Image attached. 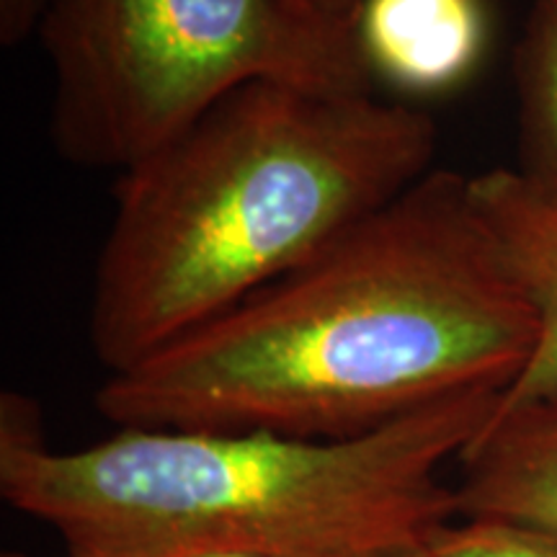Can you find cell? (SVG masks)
Instances as JSON below:
<instances>
[{"label":"cell","mask_w":557,"mask_h":557,"mask_svg":"<svg viewBox=\"0 0 557 557\" xmlns=\"http://www.w3.org/2000/svg\"><path fill=\"white\" fill-rule=\"evenodd\" d=\"M457 462L459 517L557 534V395L493 410Z\"/></svg>","instance_id":"cell-6"},{"label":"cell","mask_w":557,"mask_h":557,"mask_svg":"<svg viewBox=\"0 0 557 557\" xmlns=\"http://www.w3.org/2000/svg\"><path fill=\"white\" fill-rule=\"evenodd\" d=\"M537 318L472 197L434 169L289 274L109 374L120 429L348 438L519 377Z\"/></svg>","instance_id":"cell-1"},{"label":"cell","mask_w":557,"mask_h":557,"mask_svg":"<svg viewBox=\"0 0 557 557\" xmlns=\"http://www.w3.org/2000/svg\"><path fill=\"white\" fill-rule=\"evenodd\" d=\"M50 143L78 169L127 171L256 81L372 90L357 26L284 0H52Z\"/></svg>","instance_id":"cell-4"},{"label":"cell","mask_w":557,"mask_h":557,"mask_svg":"<svg viewBox=\"0 0 557 557\" xmlns=\"http://www.w3.org/2000/svg\"><path fill=\"white\" fill-rule=\"evenodd\" d=\"M387 557H436L434 549L429 547V540L421 542V545H410V547H403L398 553L387 555Z\"/></svg>","instance_id":"cell-12"},{"label":"cell","mask_w":557,"mask_h":557,"mask_svg":"<svg viewBox=\"0 0 557 557\" xmlns=\"http://www.w3.org/2000/svg\"><path fill=\"white\" fill-rule=\"evenodd\" d=\"M426 111L256 81L120 173L90 284L109 374L233 310L434 171Z\"/></svg>","instance_id":"cell-2"},{"label":"cell","mask_w":557,"mask_h":557,"mask_svg":"<svg viewBox=\"0 0 557 557\" xmlns=\"http://www.w3.org/2000/svg\"><path fill=\"white\" fill-rule=\"evenodd\" d=\"M357 37L372 73L434 94L468 78L483 52L478 0H361Z\"/></svg>","instance_id":"cell-7"},{"label":"cell","mask_w":557,"mask_h":557,"mask_svg":"<svg viewBox=\"0 0 557 557\" xmlns=\"http://www.w3.org/2000/svg\"><path fill=\"white\" fill-rule=\"evenodd\" d=\"M436 557H557V534L496 519L447 521L429 537Z\"/></svg>","instance_id":"cell-9"},{"label":"cell","mask_w":557,"mask_h":557,"mask_svg":"<svg viewBox=\"0 0 557 557\" xmlns=\"http://www.w3.org/2000/svg\"><path fill=\"white\" fill-rule=\"evenodd\" d=\"M470 184L500 259L537 318L532 357L496 406L511 410L557 395V199L513 169L475 173Z\"/></svg>","instance_id":"cell-5"},{"label":"cell","mask_w":557,"mask_h":557,"mask_svg":"<svg viewBox=\"0 0 557 557\" xmlns=\"http://www.w3.org/2000/svg\"><path fill=\"white\" fill-rule=\"evenodd\" d=\"M292 9L323 24L357 26L361 0H284Z\"/></svg>","instance_id":"cell-11"},{"label":"cell","mask_w":557,"mask_h":557,"mask_svg":"<svg viewBox=\"0 0 557 557\" xmlns=\"http://www.w3.org/2000/svg\"><path fill=\"white\" fill-rule=\"evenodd\" d=\"M517 150L513 171L557 199V0H532L513 50Z\"/></svg>","instance_id":"cell-8"},{"label":"cell","mask_w":557,"mask_h":557,"mask_svg":"<svg viewBox=\"0 0 557 557\" xmlns=\"http://www.w3.org/2000/svg\"><path fill=\"white\" fill-rule=\"evenodd\" d=\"M500 395L462 393L348 438L120 429L52 449L32 403L5 393L0 493L81 553L387 557L457 517L442 470L485 429Z\"/></svg>","instance_id":"cell-3"},{"label":"cell","mask_w":557,"mask_h":557,"mask_svg":"<svg viewBox=\"0 0 557 557\" xmlns=\"http://www.w3.org/2000/svg\"><path fill=\"white\" fill-rule=\"evenodd\" d=\"M3 557H26V555H18V553H5ZM65 557H111V555H96V553H81V549H67Z\"/></svg>","instance_id":"cell-14"},{"label":"cell","mask_w":557,"mask_h":557,"mask_svg":"<svg viewBox=\"0 0 557 557\" xmlns=\"http://www.w3.org/2000/svg\"><path fill=\"white\" fill-rule=\"evenodd\" d=\"M176 557H250L243 553H225V549H199V553H184Z\"/></svg>","instance_id":"cell-13"},{"label":"cell","mask_w":557,"mask_h":557,"mask_svg":"<svg viewBox=\"0 0 557 557\" xmlns=\"http://www.w3.org/2000/svg\"><path fill=\"white\" fill-rule=\"evenodd\" d=\"M50 3L52 0H0V41L16 47L32 32H39Z\"/></svg>","instance_id":"cell-10"}]
</instances>
